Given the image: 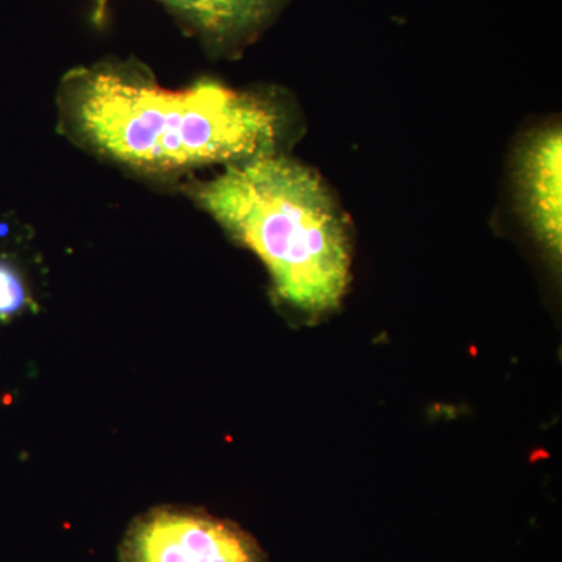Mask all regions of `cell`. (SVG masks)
I'll use <instances>...</instances> for the list:
<instances>
[{
  "mask_svg": "<svg viewBox=\"0 0 562 562\" xmlns=\"http://www.w3.org/2000/svg\"><path fill=\"white\" fill-rule=\"evenodd\" d=\"M70 124L103 157L147 172H177L269 154L280 117L249 92L202 80L165 90L116 68L81 70L66 88Z\"/></svg>",
  "mask_w": 562,
  "mask_h": 562,
  "instance_id": "1",
  "label": "cell"
},
{
  "mask_svg": "<svg viewBox=\"0 0 562 562\" xmlns=\"http://www.w3.org/2000/svg\"><path fill=\"white\" fill-rule=\"evenodd\" d=\"M194 195L260 257L283 301L308 313L341 302L350 276L349 239L316 173L269 151L225 166Z\"/></svg>",
  "mask_w": 562,
  "mask_h": 562,
  "instance_id": "2",
  "label": "cell"
},
{
  "mask_svg": "<svg viewBox=\"0 0 562 562\" xmlns=\"http://www.w3.org/2000/svg\"><path fill=\"white\" fill-rule=\"evenodd\" d=\"M128 562H255L238 531L191 514H155L128 539Z\"/></svg>",
  "mask_w": 562,
  "mask_h": 562,
  "instance_id": "3",
  "label": "cell"
},
{
  "mask_svg": "<svg viewBox=\"0 0 562 562\" xmlns=\"http://www.w3.org/2000/svg\"><path fill=\"white\" fill-rule=\"evenodd\" d=\"M519 184L532 232L554 258L562 247V135L560 127L536 133L520 151Z\"/></svg>",
  "mask_w": 562,
  "mask_h": 562,
  "instance_id": "4",
  "label": "cell"
},
{
  "mask_svg": "<svg viewBox=\"0 0 562 562\" xmlns=\"http://www.w3.org/2000/svg\"><path fill=\"white\" fill-rule=\"evenodd\" d=\"M203 38L227 44L261 29L280 0H160Z\"/></svg>",
  "mask_w": 562,
  "mask_h": 562,
  "instance_id": "5",
  "label": "cell"
},
{
  "mask_svg": "<svg viewBox=\"0 0 562 562\" xmlns=\"http://www.w3.org/2000/svg\"><path fill=\"white\" fill-rule=\"evenodd\" d=\"M29 297L20 272L0 260V321L9 319L27 306Z\"/></svg>",
  "mask_w": 562,
  "mask_h": 562,
  "instance_id": "6",
  "label": "cell"
}]
</instances>
